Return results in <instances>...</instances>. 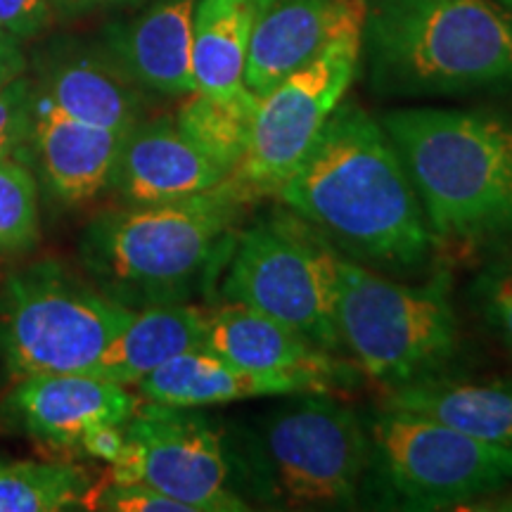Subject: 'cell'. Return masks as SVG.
I'll return each instance as SVG.
<instances>
[{"label":"cell","instance_id":"obj_33","mask_svg":"<svg viewBox=\"0 0 512 512\" xmlns=\"http://www.w3.org/2000/svg\"><path fill=\"white\" fill-rule=\"evenodd\" d=\"M64 3H72V5H83V3H88V0H64Z\"/></svg>","mask_w":512,"mask_h":512},{"label":"cell","instance_id":"obj_26","mask_svg":"<svg viewBox=\"0 0 512 512\" xmlns=\"http://www.w3.org/2000/svg\"><path fill=\"white\" fill-rule=\"evenodd\" d=\"M470 299L512 356V256L491 261L477 273Z\"/></svg>","mask_w":512,"mask_h":512},{"label":"cell","instance_id":"obj_31","mask_svg":"<svg viewBox=\"0 0 512 512\" xmlns=\"http://www.w3.org/2000/svg\"><path fill=\"white\" fill-rule=\"evenodd\" d=\"M22 74V55L12 43L0 34V91Z\"/></svg>","mask_w":512,"mask_h":512},{"label":"cell","instance_id":"obj_28","mask_svg":"<svg viewBox=\"0 0 512 512\" xmlns=\"http://www.w3.org/2000/svg\"><path fill=\"white\" fill-rule=\"evenodd\" d=\"M36 93L22 76L0 91V159L12 157L31 138Z\"/></svg>","mask_w":512,"mask_h":512},{"label":"cell","instance_id":"obj_27","mask_svg":"<svg viewBox=\"0 0 512 512\" xmlns=\"http://www.w3.org/2000/svg\"><path fill=\"white\" fill-rule=\"evenodd\" d=\"M86 508L112 510V512H192L176 498L162 494L147 484L138 482H107L88 494Z\"/></svg>","mask_w":512,"mask_h":512},{"label":"cell","instance_id":"obj_23","mask_svg":"<svg viewBox=\"0 0 512 512\" xmlns=\"http://www.w3.org/2000/svg\"><path fill=\"white\" fill-rule=\"evenodd\" d=\"M256 107H259V95L249 88L233 98H209V95L192 93L174 119L211 162L230 174L247 150Z\"/></svg>","mask_w":512,"mask_h":512},{"label":"cell","instance_id":"obj_30","mask_svg":"<svg viewBox=\"0 0 512 512\" xmlns=\"http://www.w3.org/2000/svg\"><path fill=\"white\" fill-rule=\"evenodd\" d=\"M79 448L86 451L88 456L112 465L119 458L121 448H124V425L95 427V430L83 434Z\"/></svg>","mask_w":512,"mask_h":512},{"label":"cell","instance_id":"obj_15","mask_svg":"<svg viewBox=\"0 0 512 512\" xmlns=\"http://www.w3.org/2000/svg\"><path fill=\"white\" fill-rule=\"evenodd\" d=\"M143 401L178 408L226 406L249 399H275L302 392H330L323 380L311 375L259 373L226 361L207 349H192L152 370L138 384Z\"/></svg>","mask_w":512,"mask_h":512},{"label":"cell","instance_id":"obj_24","mask_svg":"<svg viewBox=\"0 0 512 512\" xmlns=\"http://www.w3.org/2000/svg\"><path fill=\"white\" fill-rule=\"evenodd\" d=\"M93 491L81 467L36 460H0V512L86 508Z\"/></svg>","mask_w":512,"mask_h":512},{"label":"cell","instance_id":"obj_9","mask_svg":"<svg viewBox=\"0 0 512 512\" xmlns=\"http://www.w3.org/2000/svg\"><path fill=\"white\" fill-rule=\"evenodd\" d=\"M361 31L363 19L351 22L316 60L259 98L245 155L228 174L249 202L275 195L316 143L361 67Z\"/></svg>","mask_w":512,"mask_h":512},{"label":"cell","instance_id":"obj_19","mask_svg":"<svg viewBox=\"0 0 512 512\" xmlns=\"http://www.w3.org/2000/svg\"><path fill=\"white\" fill-rule=\"evenodd\" d=\"M192 15L195 0H164L119 31L114 53L133 83L171 98L195 93Z\"/></svg>","mask_w":512,"mask_h":512},{"label":"cell","instance_id":"obj_1","mask_svg":"<svg viewBox=\"0 0 512 512\" xmlns=\"http://www.w3.org/2000/svg\"><path fill=\"white\" fill-rule=\"evenodd\" d=\"M273 197L358 264L411 271L430 256L432 233L399 150L358 102H339Z\"/></svg>","mask_w":512,"mask_h":512},{"label":"cell","instance_id":"obj_16","mask_svg":"<svg viewBox=\"0 0 512 512\" xmlns=\"http://www.w3.org/2000/svg\"><path fill=\"white\" fill-rule=\"evenodd\" d=\"M204 349L259 373L318 377L330 389L344 387L354 375L330 351L318 349L299 332L238 302L209 311Z\"/></svg>","mask_w":512,"mask_h":512},{"label":"cell","instance_id":"obj_6","mask_svg":"<svg viewBox=\"0 0 512 512\" xmlns=\"http://www.w3.org/2000/svg\"><path fill=\"white\" fill-rule=\"evenodd\" d=\"M128 309L55 261L12 273L0 304V351L10 373H88L126 328Z\"/></svg>","mask_w":512,"mask_h":512},{"label":"cell","instance_id":"obj_10","mask_svg":"<svg viewBox=\"0 0 512 512\" xmlns=\"http://www.w3.org/2000/svg\"><path fill=\"white\" fill-rule=\"evenodd\" d=\"M273 491L290 505H351L370 460L368 430L328 392H302L261 425Z\"/></svg>","mask_w":512,"mask_h":512},{"label":"cell","instance_id":"obj_29","mask_svg":"<svg viewBox=\"0 0 512 512\" xmlns=\"http://www.w3.org/2000/svg\"><path fill=\"white\" fill-rule=\"evenodd\" d=\"M48 0H0V34L27 36L46 22Z\"/></svg>","mask_w":512,"mask_h":512},{"label":"cell","instance_id":"obj_14","mask_svg":"<svg viewBox=\"0 0 512 512\" xmlns=\"http://www.w3.org/2000/svg\"><path fill=\"white\" fill-rule=\"evenodd\" d=\"M366 17V0H268L256 17L245 86L259 98L328 48L351 22Z\"/></svg>","mask_w":512,"mask_h":512},{"label":"cell","instance_id":"obj_22","mask_svg":"<svg viewBox=\"0 0 512 512\" xmlns=\"http://www.w3.org/2000/svg\"><path fill=\"white\" fill-rule=\"evenodd\" d=\"M268 0H200L192 15L195 93L233 98L245 91V64L256 17Z\"/></svg>","mask_w":512,"mask_h":512},{"label":"cell","instance_id":"obj_3","mask_svg":"<svg viewBox=\"0 0 512 512\" xmlns=\"http://www.w3.org/2000/svg\"><path fill=\"white\" fill-rule=\"evenodd\" d=\"M247 204L226 178L185 200L102 211L81 233V261L93 283L128 309L181 302L233 245Z\"/></svg>","mask_w":512,"mask_h":512},{"label":"cell","instance_id":"obj_4","mask_svg":"<svg viewBox=\"0 0 512 512\" xmlns=\"http://www.w3.org/2000/svg\"><path fill=\"white\" fill-rule=\"evenodd\" d=\"M361 57L387 95L512 86V12L498 0H366Z\"/></svg>","mask_w":512,"mask_h":512},{"label":"cell","instance_id":"obj_5","mask_svg":"<svg viewBox=\"0 0 512 512\" xmlns=\"http://www.w3.org/2000/svg\"><path fill=\"white\" fill-rule=\"evenodd\" d=\"M337 330L356 366L384 389L441 373L458 351L451 278L396 283L339 254Z\"/></svg>","mask_w":512,"mask_h":512},{"label":"cell","instance_id":"obj_8","mask_svg":"<svg viewBox=\"0 0 512 512\" xmlns=\"http://www.w3.org/2000/svg\"><path fill=\"white\" fill-rule=\"evenodd\" d=\"M368 439L380 477L411 508H456L512 482V446L486 444L422 415L380 408Z\"/></svg>","mask_w":512,"mask_h":512},{"label":"cell","instance_id":"obj_20","mask_svg":"<svg viewBox=\"0 0 512 512\" xmlns=\"http://www.w3.org/2000/svg\"><path fill=\"white\" fill-rule=\"evenodd\" d=\"M207 323L209 311L183 302L133 311L126 328L107 344L88 373L133 387L171 358L204 349Z\"/></svg>","mask_w":512,"mask_h":512},{"label":"cell","instance_id":"obj_13","mask_svg":"<svg viewBox=\"0 0 512 512\" xmlns=\"http://www.w3.org/2000/svg\"><path fill=\"white\" fill-rule=\"evenodd\" d=\"M140 403L126 384L91 373H43L17 382L8 408L24 430L55 446H79L102 425H124Z\"/></svg>","mask_w":512,"mask_h":512},{"label":"cell","instance_id":"obj_17","mask_svg":"<svg viewBox=\"0 0 512 512\" xmlns=\"http://www.w3.org/2000/svg\"><path fill=\"white\" fill-rule=\"evenodd\" d=\"M128 133L72 119L43 100L34 102V138L43 178L57 200L81 204L110 188Z\"/></svg>","mask_w":512,"mask_h":512},{"label":"cell","instance_id":"obj_11","mask_svg":"<svg viewBox=\"0 0 512 512\" xmlns=\"http://www.w3.org/2000/svg\"><path fill=\"white\" fill-rule=\"evenodd\" d=\"M110 479L152 486L192 512L249 510L245 498L230 489L221 432L197 408L140 399L124 422V448L110 465Z\"/></svg>","mask_w":512,"mask_h":512},{"label":"cell","instance_id":"obj_21","mask_svg":"<svg viewBox=\"0 0 512 512\" xmlns=\"http://www.w3.org/2000/svg\"><path fill=\"white\" fill-rule=\"evenodd\" d=\"M38 100L86 124L128 133L140 124L143 100L119 62L76 53L55 62L43 79Z\"/></svg>","mask_w":512,"mask_h":512},{"label":"cell","instance_id":"obj_2","mask_svg":"<svg viewBox=\"0 0 512 512\" xmlns=\"http://www.w3.org/2000/svg\"><path fill=\"white\" fill-rule=\"evenodd\" d=\"M432 240L512 238V124L484 110L408 107L382 117Z\"/></svg>","mask_w":512,"mask_h":512},{"label":"cell","instance_id":"obj_32","mask_svg":"<svg viewBox=\"0 0 512 512\" xmlns=\"http://www.w3.org/2000/svg\"><path fill=\"white\" fill-rule=\"evenodd\" d=\"M498 3H501L508 12H512V0H498Z\"/></svg>","mask_w":512,"mask_h":512},{"label":"cell","instance_id":"obj_25","mask_svg":"<svg viewBox=\"0 0 512 512\" xmlns=\"http://www.w3.org/2000/svg\"><path fill=\"white\" fill-rule=\"evenodd\" d=\"M38 238L36 181L24 164L0 159V254H17Z\"/></svg>","mask_w":512,"mask_h":512},{"label":"cell","instance_id":"obj_18","mask_svg":"<svg viewBox=\"0 0 512 512\" xmlns=\"http://www.w3.org/2000/svg\"><path fill=\"white\" fill-rule=\"evenodd\" d=\"M382 408L437 420L486 444L512 446V380H463L441 373L387 389Z\"/></svg>","mask_w":512,"mask_h":512},{"label":"cell","instance_id":"obj_7","mask_svg":"<svg viewBox=\"0 0 512 512\" xmlns=\"http://www.w3.org/2000/svg\"><path fill=\"white\" fill-rule=\"evenodd\" d=\"M337 249L297 216H273L235 235L226 302L278 320L323 351H339Z\"/></svg>","mask_w":512,"mask_h":512},{"label":"cell","instance_id":"obj_12","mask_svg":"<svg viewBox=\"0 0 512 512\" xmlns=\"http://www.w3.org/2000/svg\"><path fill=\"white\" fill-rule=\"evenodd\" d=\"M226 178V171L185 136L176 119L159 117L128 131L110 188L124 207H140L200 195Z\"/></svg>","mask_w":512,"mask_h":512}]
</instances>
